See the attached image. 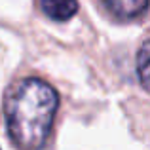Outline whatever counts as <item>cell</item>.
<instances>
[{
	"mask_svg": "<svg viewBox=\"0 0 150 150\" xmlns=\"http://www.w3.org/2000/svg\"><path fill=\"white\" fill-rule=\"evenodd\" d=\"M59 97L44 80L25 78L11 88L4 103L6 127L11 141L21 148H38L46 143Z\"/></svg>",
	"mask_w": 150,
	"mask_h": 150,
	"instance_id": "obj_1",
	"label": "cell"
},
{
	"mask_svg": "<svg viewBox=\"0 0 150 150\" xmlns=\"http://www.w3.org/2000/svg\"><path fill=\"white\" fill-rule=\"evenodd\" d=\"M110 13L118 15L120 19L139 17L148 8V0H101Z\"/></svg>",
	"mask_w": 150,
	"mask_h": 150,
	"instance_id": "obj_2",
	"label": "cell"
},
{
	"mask_svg": "<svg viewBox=\"0 0 150 150\" xmlns=\"http://www.w3.org/2000/svg\"><path fill=\"white\" fill-rule=\"evenodd\" d=\"M44 13L53 21H67L78 11V0H40Z\"/></svg>",
	"mask_w": 150,
	"mask_h": 150,
	"instance_id": "obj_3",
	"label": "cell"
},
{
	"mask_svg": "<svg viewBox=\"0 0 150 150\" xmlns=\"http://www.w3.org/2000/svg\"><path fill=\"white\" fill-rule=\"evenodd\" d=\"M137 74L143 88L150 93V40L144 42L137 53Z\"/></svg>",
	"mask_w": 150,
	"mask_h": 150,
	"instance_id": "obj_4",
	"label": "cell"
}]
</instances>
